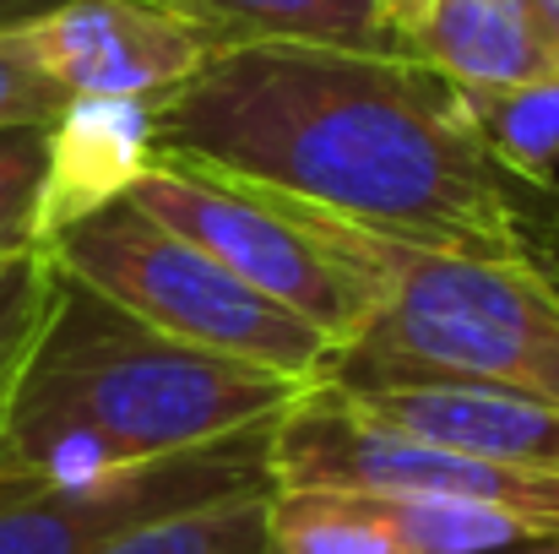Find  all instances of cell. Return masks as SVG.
Instances as JSON below:
<instances>
[{
  "label": "cell",
  "instance_id": "cell-20",
  "mask_svg": "<svg viewBox=\"0 0 559 554\" xmlns=\"http://www.w3.org/2000/svg\"><path fill=\"white\" fill-rule=\"evenodd\" d=\"M55 5H66V0H0V33H11V27H22V22L55 11Z\"/></svg>",
  "mask_w": 559,
  "mask_h": 554
},
{
  "label": "cell",
  "instance_id": "cell-2",
  "mask_svg": "<svg viewBox=\"0 0 559 554\" xmlns=\"http://www.w3.org/2000/svg\"><path fill=\"white\" fill-rule=\"evenodd\" d=\"M316 386L321 380L190 349L60 272L0 424V473L82 484L164 462L277 424Z\"/></svg>",
  "mask_w": 559,
  "mask_h": 554
},
{
  "label": "cell",
  "instance_id": "cell-19",
  "mask_svg": "<svg viewBox=\"0 0 559 554\" xmlns=\"http://www.w3.org/2000/svg\"><path fill=\"white\" fill-rule=\"evenodd\" d=\"M424 11H429V0H380V16H385V27L407 44L413 38V27L424 22Z\"/></svg>",
  "mask_w": 559,
  "mask_h": 554
},
{
  "label": "cell",
  "instance_id": "cell-8",
  "mask_svg": "<svg viewBox=\"0 0 559 554\" xmlns=\"http://www.w3.org/2000/svg\"><path fill=\"white\" fill-rule=\"evenodd\" d=\"M66 98H126L153 115L217 55V44L153 0H66L11 27Z\"/></svg>",
  "mask_w": 559,
  "mask_h": 554
},
{
  "label": "cell",
  "instance_id": "cell-14",
  "mask_svg": "<svg viewBox=\"0 0 559 554\" xmlns=\"http://www.w3.org/2000/svg\"><path fill=\"white\" fill-rule=\"evenodd\" d=\"M462 109L484 148L533 185H555L559 164V71L506 87V93H462Z\"/></svg>",
  "mask_w": 559,
  "mask_h": 554
},
{
  "label": "cell",
  "instance_id": "cell-6",
  "mask_svg": "<svg viewBox=\"0 0 559 554\" xmlns=\"http://www.w3.org/2000/svg\"><path fill=\"white\" fill-rule=\"evenodd\" d=\"M272 490H348V495H440L506 511L538 539H559V479L478 451H456L365 419L321 380L272 429Z\"/></svg>",
  "mask_w": 559,
  "mask_h": 554
},
{
  "label": "cell",
  "instance_id": "cell-3",
  "mask_svg": "<svg viewBox=\"0 0 559 554\" xmlns=\"http://www.w3.org/2000/svg\"><path fill=\"white\" fill-rule=\"evenodd\" d=\"M332 223L380 267L385 299L326 380H467L559 408V278L522 261L396 245L343 217Z\"/></svg>",
  "mask_w": 559,
  "mask_h": 554
},
{
  "label": "cell",
  "instance_id": "cell-10",
  "mask_svg": "<svg viewBox=\"0 0 559 554\" xmlns=\"http://www.w3.org/2000/svg\"><path fill=\"white\" fill-rule=\"evenodd\" d=\"M158 148V120L147 104L126 98H71L49 126V190H44V245L76 217L120 201Z\"/></svg>",
  "mask_w": 559,
  "mask_h": 554
},
{
  "label": "cell",
  "instance_id": "cell-18",
  "mask_svg": "<svg viewBox=\"0 0 559 554\" xmlns=\"http://www.w3.org/2000/svg\"><path fill=\"white\" fill-rule=\"evenodd\" d=\"M66 93L38 71L16 33H0V126H55L66 115Z\"/></svg>",
  "mask_w": 559,
  "mask_h": 554
},
{
  "label": "cell",
  "instance_id": "cell-16",
  "mask_svg": "<svg viewBox=\"0 0 559 554\" xmlns=\"http://www.w3.org/2000/svg\"><path fill=\"white\" fill-rule=\"evenodd\" d=\"M55 283H60V267H55L49 245L0 261V424L11 413L22 365L44 332V316L55 305Z\"/></svg>",
  "mask_w": 559,
  "mask_h": 554
},
{
  "label": "cell",
  "instance_id": "cell-9",
  "mask_svg": "<svg viewBox=\"0 0 559 554\" xmlns=\"http://www.w3.org/2000/svg\"><path fill=\"white\" fill-rule=\"evenodd\" d=\"M456 93H506L559 71V49L527 0H429L407 38Z\"/></svg>",
  "mask_w": 559,
  "mask_h": 554
},
{
  "label": "cell",
  "instance_id": "cell-5",
  "mask_svg": "<svg viewBox=\"0 0 559 554\" xmlns=\"http://www.w3.org/2000/svg\"><path fill=\"white\" fill-rule=\"evenodd\" d=\"M49 256L66 278L98 288L136 321L180 338L190 349H212L245 365L326 380L337 365V343L234 278L186 234L164 228L126 196L76 217L49 239Z\"/></svg>",
  "mask_w": 559,
  "mask_h": 554
},
{
  "label": "cell",
  "instance_id": "cell-4",
  "mask_svg": "<svg viewBox=\"0 0 559 554\" xmlns=\"http://www.w3.org/2000/svg\"><path fill=\"white\" fill-rule=\"evenodd\" d=\"M131 207L186 234L234 278L310 321L337 343V354L365 332L385 299L380 267L316 207L239 180L228 169L153 148L147 169L126 190Z\"/></svg>",
  "mask_w": 559,
  "mask_h": 554
},
{
  "label": "cell",
  "instance_id": "cell-21",
  "mask_svg": "<svg viewBox=\"0 0 559 554\" xmlns=\"http://www.w3.org/2000/svg\"><path fill=\"white\" fill-rule=\"evenodd\" d=\"M533 11H538V22L549 27V38H555V49H559V0H527Z\"/></svg>",
  "mask_w": 559,
  "mask_h": 554
},
{
  "label": "cell",
  "instance_id": "cell-11",
  "mask_svg": "<svg viewBox=\"0 0 559 554\" xmlns=\"http://www.w3.org/2000/svg\"><path fill=\"white\" fill-rule=\"evenodd\" d=\"M195 22L217 55L239 44H343V49H407L380 0H153Z\"/></svg>",
  "mask_w": 559,
  "mask_h": 554
},
{
  "label": "cell",
  "instance_id": "cell-12",
  "mask_svg": "<svg viewBox=\"0 0 559 554\" xmlns=\"http://www.w3.org/2000/svg\"><path fill=\"white\" fill-rule=\"evenodd\" d=\"M354 500L396 539L402 554H495L538 539L527 522L467 500H440V495H354Z\"/></svg>",
  "mask_w": 559,
  "mask_h": 554
},
{
  "label": "cell",
  "instance_id": "cell-15",
  "mask_svg": "<svg viewBox=\"0 0 559 554\" xmlns=\"http://www.w3.org/2000/svg\"><path fill=\"white\" fill-rule=\"evenodd\" d=\"M261 554H402L396 539L337 490H272Z\"/></svg>",
  "mask_w": 559,
  "mask_h": 554
},
{
  "label": "cell",
  "instance_id": "cell-13",
  "mask_svg": "<svg viewBox=\"0 0 559 554\" xmlns=\"http://www.w3.org/2000/svg\"><path fill=\"white\" fill-rule=\"evenodd\" d=\"M266 506H272V484H255L239 495H217L201 506L147 517V522L93 544L87 554H261Z\"/></svg>",
  "mask_w": 559,
  "mask_h": 554
},
{
  "label": "cell",
  "instance_id": "cell-17",
  "mask_svg": "<svg viewBox=\"0 0 559 554\" xmlns=\"http://www.w3.org/2000/svg\"><path fill=\"white\" fill-rule=\"evenodd\" d=\"M49 126H0V261L44 250Z\"/></svg>",
  "mask_w": 559,
  "mask_h": 554
},
{
  "label": "cell",
  "instance_id": "cell-22",
  "mask_svg": "<svg viewBox=\"0 0 559 554\" xmlns=\"http://www.w3.org/2000/svg\"><path fill=\"white\" fill-rule=\"evenodd\" d=\"M522 554H559V539H533V550H522Z\"/></svg>",
  "mask_w": 559,
  "mask_h": 554
},
{
  "label": "cell",
  "instance_id": "cell-7",
  "mask_svg": "<svg viewBox=\"0 0 559 554\" xmlns=\"http://www.w3.org/2000/svg\"><path fill=\"white\" fill-rule=\"evenodd\" d=\"M277 424L239 429L217 446L142 462V468H120V473L82 479V484L0 473V554H87L93 544H104L147 517L272 484L266 457H272Z\"/></svg>",
  "mask_w": 559,
  "mask_h": 554
},
{
  "label": "cell",
  "instance_id": "cell-1",
  "mask_svg": "<svg viewBox=\"0 0 559 554\" xmlns=\"http://www.w3.org/2000/svg\"><path fill=\"white\" fill-rule=\"evenodd\" d=\"M158 148L380 239L559 278V190L506 169L407 49L239 44L153 115Z\"/></svg>",
  "mask_w": 559,
  "mask_h": 554
}]
</instances>
